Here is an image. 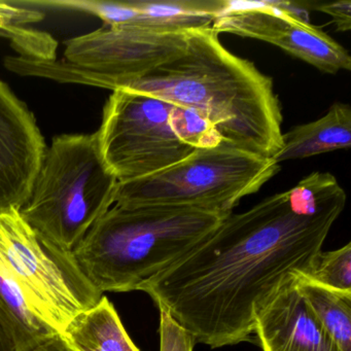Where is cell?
<instances>
[{
    "label": "cell",
    "instance_id": "obj_1",
    "mask_svg": "<svg viewBox=\"0 0 351 351\" xmlns=\"http://www.w3.org/2000/svg\"><path fill=\"white\" fill-rule=\"evenodd\" d=\"M342 210L307 215L287 192L226 217L188 256L145 283L194 339L213 348L252 340L256 314L293 279L309 278Z\"/></svg>",
    "mask_w": 351,
    "mask_h": 351
},
{
    "label": "cell",
    "instance_id": "obj_2",
    "mask_svg": "<svg viewBox=\"0 0 351 351\" xmlns=\"http://www.w3.org/2000/svg\"><path fill=\"white\" fill-rule=\"evenodd\" d=\"M213 27L188 32L180 56L121 89L206 117L225 145L272 158L282 145V112L271 77L221 44Z\"/></svg>",
    "mask_w": 351,
    "mask_h": 351
},
{
    "label": "cell",
    "instance_id": "obj_3",
    "mask_svg": "<svg viewBox=\"0 0 351 351\" xmlns=\"http://www.w3.org/2000/svg\"><path fill=\"white\" fill-rule=\"evenodd\" d=\"M230 215L195 207L114 205L73 250L100 293H128L171 268Z\"/></svg>",
    "mask_w": 351,
    "mask_h": 351
},
{
    "label": "cell",
    "instance_id": "obj_4",
    "mask_svg": "<svg viewBox=\"0 0 351 351\" xmlns=\"http://www.w3.org/2000/svg\"><path fill=\"white\" fill-rule=\"evenodd\" d=\"M117 184L102 159L96 133L58 135L47 149L20 213L40 238L73 252L114 206Z\"/></svg>",
    "mask_w": 351,
    "mask_h": 351
},
{
    "label": "cell",
    "instance_id": "obj_5",
    "mask_svg": "<svg viewBox=\"0 0 351 351\" xmlns=\"http://www.w3.org/2000/svg\"><path fill=\"white\" fill-rule=\"evenodd\" d=\"M280 170L271 158L221 143L196 149L180 163L131 182H118L114 204L123 207H195L231 215Z\"/></svg>",
    "mask_w": 351,
    "mask_h": 351
},
{
    "label": "cell",
    "instance_id": "obj_6",
    "mask_svg": "<svg viewBox=\"0 0 351 351\" xmlns=\"http://www.w3.org/2000/svg\"><path fill=\"white\" fill-rule=\"evenodd\" d=\"M188 32L106 26L65 43V61L20 59L19 75L121 89L184 53Z\"/></svg>",
    "mask_w": 351,
    "mask_h": 351
},
{
    "label": "cell",
    "instance_id": "obj_7",
    "mask_svg": "<svg viewBox=\"0 0 351 351\" xmlns=\"http://www.w3.org/2000/svg\"><path fill=\"white\" fill-rule=\"evenodd\" d=\"M0 256L34 313L55 334L61 335L77 314L104 295L82 272L73 252L40 238L18 207L0 211Z\"/></svg>",
    "mask_w": 351,
    "mask_h": 351
},
{
    "label": "cell",
    "instance_id": "obj_8",
    "mask_svg": "<svg viewBox=\"0 0 351 351\" xmlns=\"http://www.w3.org/2000/svg\"><path fill=\"white\" fill-rule=\"evenodd\" d=\"M180 112V106L155 96L112 91L96 135L104 164L118 182L167 169L196 151L182 141Z\"/></svg>",
    "mask_w": 351,
    "mask_h": 351
},
{
    "label": "cell",
    "instance_id": "obj_9",
    "mask_svg": "<svg viewBox=\"0 0 351 351\" xmlns=\"http://www.w3.org/2000/svg\"><path fill=\"white\" fill-rule=\"evenodd\" d=\"M211 27L217 34L268 43L322 73L350 71L346 49L320 28L287 13L285 1H232Z\"/></svg>",
    "mask_w": 351,
    "mask_h": 351
},
{
    "label": "cell",
    "instance_id": "obj_10",
    "mask_svg": "<svg viewBox=\"0 0 351 351\" xmlns=\"http://www.w3.org/2000/svg\"><path fill=\"white\" fill-rule=\"evenodd\" d=\"M47 149L34 114L0 81V211L27 202Z\"/></svg>",
    "mask_w": 351,
    "mask_h": 351
},
{
    "label": "cell",
    "instance_id": "obj_11",
    "mask_svg": "<svg viewBox=\"0 0 351 351\" xmlns=\"http://www.w3.org/2000/svg\"><path fill=\"white\" fill-rule=\"evenodd\" d=\"M297 280L256 312L254 332L263 351H339L298 291Z\"/></svg>",
    "mask_w": 351,
    "mask_h": 351
},
{
    "label": "cell",
    "instance_id": "obj_12",
    "mask_svg": "<svg viewBox=\"0 0 351 351\" xmlns=\"http://www.w3.org/2000/svg\"><path fill=\"white\" fill-rule=\"evenodd\" d=\"M231 0L117 1L114 26H132L161 34L210 27L229 10Z\"/></svg>",
    "mask_w": 351,
    "mask_h": 351
},
{
    "label": "cell",
    "instance_id": "obj_13",
    "mask_svg": "<svg viewBox=\"0 0 351 351\" xmlns=\"http://www.w3.org/2000/svg\"><path fill=\"white\" fill-rule=\"evenodd\" d=\"M280 149L271 159L275 163L306 159L351 147V108L336 102L322 118L298 125L282 133Z\"/></svg>",
    "mask_w": 351,
    "mask_h": 351
},
{
    "label": "cell",
    "instance_id": "obj_14",
    "mask_svg": "<svg viewBox=\"0 0 351 351\" xmlns=\"http://www.w3.org/2000/svg\"><path fill=\"white\" fill-rule=\"evenodd\" d=\"M60 336L75 351H141L106 295L93 307L77 314Z\"/></svg>",
    "mask_w": 351,
    "mask_h": 351
},
{
    "label": "cell",
    "instance_id": "obj_15",
    "mask_svg": "<svg viewBox=\"0 0 351 351\" xmlns=\"http://www.w3.org/2000/svg\"><path fill=\"white\" fill-rule=\"evenodd\" d=\"M0 319L9 330L16 351L32 350L57 335L34 313L1 256Z\"/></svg>",
    "mask_w": 351,
    "mask_h": 351
},
{
    "label": "cell",
    "instance_id": "obj_16",
    "mask_svg": "<svg viewBox=\"0 0 351 351\" xmlns=\"http://www.w3.org/2000/svg\"><path fill=\"white\" fill-rule=\"evenodd\" d=\"M44 18V13L38 10L0 1V36L11 40L12 47L20 57L34 60H56V40L46 32L29 27L30 24L38 23Z\"/></svg>",
    "mask_w": 351,
    "mask_h": 351
},
{
    "label": "cell",
    "instance_id": "obj_17",
    "mask_svg": "<svg viewBox=\"0 0 351 351\" xmlns=\"http://www.w3.org/2000/svg\"><path fill=\"white\" fill-rule=\"evenodd\" d=\"M297 289L339 351H351V293L332 291L306 278L298 279Z\"/></svg>",
    "mask_w": 351,
    "mask_h": 351
},
{
    "label": "cell",
    "instance_id": "obj_18",
    "mask_svg": "<svg viewBox=\"0 0 351 351\" xmlns=\"http://www.w3.org/2000/svg\"><path fill=\"white\" fill-rule=\"evenodd\" d=\"M310 281L340 293H351V243L339 250L322 252Z\"/></svg>",
    "mask_w": 351,
    "mask_h": 351
},
{
    "label": "cell",
    "instance_id": "obj_19",
    "mask_svg": "<svg viewBox=\"0 0 351 351\" xmlns=\"http://www.w3.org/2000/svg\"><path fill=\"white\" fill-rule=\"evenodd\" d=\"M160 311V351H193L195 343L190 334L163 308Z\"/></svg>",
    "mask_w": 351,
    "mask_h": 351
},
{
    "label": "cell",
    "instance_id": "obj_20",
    "mask_svg": "<svg viewBox=\"0 0 351 351\" xmlns=\"http://www.w3.org/2000/svg\"><path fill=\"white\" fill-rule=\"evenodd\" d=\"M308 10L322 12L332 17V22L337 27V32H347L351 29V1L340 0L335 3H317L305 1Z\"/></svg>",
    "mask_w": 351,
    "mask_h": 351
},
{
    "label": "cell",
    "instance_id": "obj_21",
    "mask_svg": "<svg viewBox=\"0 0 351 351\" xmlns=\"http://www.w3.org/2000/svg\"><path fill=\"white\" fill-rule=\"evenodd\" d=\"M29 351H75L71 347L67 345V343L63 340L60 335H55L51 337L48 340L43 342L42 344L36 346V348Z\"/></svg>",
    "mask_w": 351,
    "mask_h": 351
},
{
    "label": "cell",
    "instance_id": "obj_22",
    "mask_svg": "<svg viewBox=\"0 0 351 351\" xmlns=\"http://www.w3.org/2000/svg\"><path fill=\"white\" fill-rule=\"evenodd\" d=\"M0 351H16L13 339L1 319H0Z\"/></svg>",
    "mask_w": 351,
    "mask_h": 351
}]
</instances>
